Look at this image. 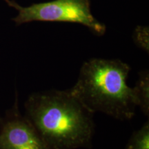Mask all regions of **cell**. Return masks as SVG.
<instances>
[{
  "label": "cell",
  "mask_w": 149,
  "mask_h": 149,
  "mask_svg": "<svg viewBox=\"0 0 149 149\" xmlns=\"http://www.w3.org/2000/svg\"><path fill=\"white\" fill-rule=\"evenodd\" d=\"M26 108L48 149H74L90 144L95 130L93 113L68 90L34 93Z\"/></svg>",
  "instance_id": "obj_1"
},
{
  "label": "cell",
  "mask_w": 149,
  "mask_h": 149,
  "mask_svg": "<svg viewBox=\"0 0 149 149\" xmlns=\"http://www.w3.org/2000/svg\"><path fill=\"white\" fill-rule=\"evenodd\" d=\"M130 70L119 59H90L84 63L77 81L68 91L92 113L130 120L137 108L133 88L127 84Z\"/></svg>",
  "instance_id": "obj_2"
},
{
  "label": "cell",
  "mask_w": 149,
  "mask_h": 149,
  "mask_svg": "<svg viewBox=\"0 0 149 149\" xmlns=\"http://www.w3.org/2000/svg\"><path fill=\"white\" fill-rule=\"evenodd\" d=\"M18 10L14 18L17 24L33 21L66 22L83 24L98 35H103L106 26L91 13L88 0H54L22 7L13 1L6 0Z\"/></svg>",
  "instance_id": "obj_3"
},
{
  "label": "cell",
  "mask_w": 149,
  "mask_h": 149,
  "mask_svg": "<svg viewBox=\"0 0 149 149\" xmlns=\"http://www.w3.org/2000/svg\"><path fill=\"white\" fill-rule=\"evenodd\" d=\"M0 149H48L30 120L15 118L3 124Z\"/></svg>",
  "instance_id": "obj_4"
},
{
  "label": "cell",
  "mask_w": 149,
  "mask_h": 149,
  "mask_svg": "<svg viewBox=\"0 0 149 149\" xmlns=\"http://www.w3.org/2000/svg\"><path fill=\"white\" fill-rule=\"evenodd\" d=\"M137 107L145 115L149 114V73L148 70L139 72L137 83L133 87Z\"/></svg>",
  "instance_id": "obj_5"
},
{
  "label": "cell",
  "mask_w": 149,
  "mask_h": 149,
  "mask_svg": "<svg viewBox=\"0 0 149 149\" xmlns=\"http://www.w3.org/2000/svg\"><path fill=\"white\" fill-rule=\"evenodd\" d=\"M126 149H149L148 120L133 133Z\"/></svg>",
  "instance_id": "obj_6"
},
{
  "label": "cell",
  "mask_w": 149,
  "mask_h": 149,
  "mask_svg": "<svg viewBox=\"0 0 149 149\" xmlns=\"http://www.w3.org/2000/svg\"><path fill=\"white\" fill-rule=\"evenodd\" d=\"M148 28L145 26H138L134 33V40L139 47L148 52L149 37Z\"/></svg>",
  "instance_id": "obj_7"
}]
</instances>
